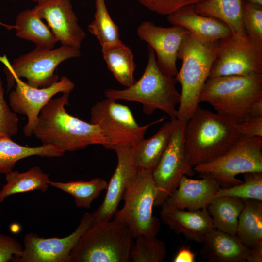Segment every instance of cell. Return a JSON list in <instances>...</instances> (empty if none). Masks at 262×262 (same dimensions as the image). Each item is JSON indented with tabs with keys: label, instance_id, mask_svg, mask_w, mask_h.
Listing matches in <instances>:
<instances>
[{
	"label": "cell",
	"instance_id": "cell-21",
	"mask_svg": "<svg viewBox=\"0 0 262 262\" xmlns=\"http://www.w3.org/2000/svg\"><path fill=\"white\" fill-rule=\"evenodd\" d=\"M200 254L210 262H246L250 248L236 235L213 229L202 242Z\"/></svg>",
	"mask_w": 262,
	"mask_h": 262
},
{
	"label": "cell",
	"instance_id": "cell-35",
	"mask_svg": "<svg viewBox=\"0 0 262 262\" xmlns=\"http://www.w3.org/2000/svg\"><path fill=\"white\" fill-rule=\"evenodd\" d=\"M16 113L11 110L4 97V88L0 77V137L11 138L19 130Z\"/></svg>",
	"mask_w": 262,
	"mask_h": 262
},
{
	"label": "cell",
	"instance_id": "cell-22",
	"mask_svg": "<svg viewBox=\"0 0 262 262\" xmlns=\"http://www.w3.org/2000/svg\"><path fill=\"white\" fill-rule=\"evenodd\" d=\"M175 119L164 123L152 136L133 146L132 159L138 168L155 169L170 142Z\"/></svg>",
	"mask_w": 262,
	"mask_h": 262
},
{
	"label": "cell",
	"instance_id": "cell-41",
	"mask_svg": "<svg viewBox=\"0 0 262 262\" xmlns=\"http://www.w3.org/2000/svg\"><path fill=\"white\" fill-rule=\"evenodd\" d=\"M249 116L262 117V99L252 104L249 111Z\"/></svg>",
	"mask_w": 262,
	"mask_h": 262
},
{
	"label": "cell",
	"instance_id": "cell-4",
	"mask_svg": "<svg viewBox=\"0 0 262 262\" xmlns=\"http://www.w3.org/2000/svg\"><path fill=\"white\" fill-rule=\"evenodd\" d=\"M218 41L200 40L190 33L181 43L177 59L182 60L175 77L181 85L177 119L187 122L199 105V97L215 59Z\"/></svg>",
	"mask_w": 262,
	"mask_h": 262
},
{
	"label": "cell",
	"instance_id": "cell-45",
	"mask_svg": "<svg viewBox=\"0 0 262 262\" xmlns=\"http://www.w3.org/2000/svg\"></svg>",
	"mask_w": 262,
	"mask_h": 262
},
{
	"label": "cell",
	"instance_id": "cell-12",
	"mask_svg": "<svg viewBox=\"0 0 262 262\" xmlns=\"http://www.w3.org/2000/svg\"><path fill=\"white\" fill-rule=\"evenodd\" d=\"M90 123L98 125L115 144L135 146L144 138L147 129L162 122V117L147 124L140 126L128 106L106 98L91 109Z\"/></svg>",
	"mask_w": 262,
	"mask_h": 262
},
{
	"label": "cell",
	"instance_id": "cell-13",
	"mask_svg": "<svg viewBox=\"0 0 262 262\" xmlns=\"http://www.w3.org/2000/svg\"><path fill=\"white\" fill-rule=\"evenodd\" d=\"M15 82V88L9 94L10 106L16 113L27 116L23 132L27 137L33 135L40 111L52 98L60 92L70 94L75 88L73 82L65 76L45 88L31 87L18 78Z\"/></svg>",
	"mask_w": 262,
	"mask_h": 262
},
{
	"label": "cell",
	"instance_id": "cell-32",
	"mask_svg": "<svg viewBox=\"0 0 262 262\" xmlns=\"http://www.w3.org/2000/svg\"><path fill=\"white\" fill-rule=\"evenodd\" d=\"M135 240L131 252V262H162L165 260L166 245L156 236L141 235Z\"/></svg>",
	"mask_w": 262,
	"mask_h": 262
},
{
	"label": "cell",
	"instance_id": "cell-25",
	"mask_svg": "<svg viewBox=\"0 0 262 262\" xmlns=\"http://www.w3.org/2000/svg\"><path fill=\"white\" fill-rule=\"evenodd\" d=\"M14 28L18 37L33 42L37 48L52 49L58 42L49 27L33 9L20 12Z\"/></svg>",
	"mask_w": 262,
	"mask_h": 262
},
{
	"label": "cell",
	"instance_id": "cell-17",
	"mask_svg": "<svg viewBox=\"0 0 262 262\" xmlns=\"http://www.w3.org/2000/svg\"><path fill=\"white\" fill-rule=\"evenodd\" d=\"M47 22L62 45L80 49L86 33L80 27L70 0H44L33 9Z\"/></svg>",
	"mask_w": 262,
	"mask_h": 262
},
{
	"label": "cell",
	"instance_id": "cell-11",
	"mask_svg": "<svg viewBox=\"0 0 262 262\" xmlns=\"http://www.w3.org/2000/svg\"><path fill=\"white\" fill-rule=\"evenodd\" d=\"M262 74V46L247 35H231L218 41L209 77Z\"/></svg>",
	"mask_w": 262,
	"mask_h": 262
},
{
	"label": "cell",
	"instance_id": "cell-10",
	"mask_svg": "<svg viewBox=\"0 0 262 262\" xmlns=\"http://www.w3.org/2000/svg\"><path fill=\"white\" fill-rule=\"evenodd\" d=\"M186 123L175 119L168 145L152 171L157 191L154 207H160L165 202L177 187L183 176L191 175L193 173L184 143Z\"/></svg>",
	"mask_w": 262,
	"mask_h": 262
},
{
	"label": "cell",
	"instance_id": "cell-14",
	"mask_svg": "<svg viewBox=\"0 0 262 262\" xmlns=\"http://www.w3.org/2000/svg\"><path fill=\"white\" fill-rule=\"evenodd\" d=\"M91 223V214L85 213L66 237L45 238L34 233L26 234L21 254L14 262H69L71 251Z\"/></svg>",
	"mask_w": 262,
	"mask_h": 262
},
{
	"label": "cell",
	"instance_id": "cell-15",
	"mask_svg": "<svg viewBox=\"0 0 262 262\" xmlns=\"http://www.w3.org/2000/svg\"><path fill=\"white\" fill-rule=\"evenodd\" d=\"M189 33L179 26L163 27L148 21L142 22L137 29L139 38L147 42L156 54L160 68L174 77L178 72L176 66L178 50Z\"/></svg>",
	"mask_w": 262,
	"mask_h": 262
},
{
	"label": "cell",
	"instance_id": "cell-37",
	"mask_svg": "<svg viewBox=\"0 0 262 262\" xmlns=\"http://www.w3.org/2000/svg\"><path fill=\"white\" fill-rule=\"evenodd\" d=\"M23 245L12 236L0 233V262H14L22 252Z\"/></svg>",
	"mask_w": 262,
	"mask_h": 262
},
{
	"label": "cell",
	"instance_id": "cell-30",
	"mask_svg": "<svg viewBox=\"0 0 262 262\" xmlns=\"http://www.w3.org/2000/svg\"><path fill=\"white\" fill-rule=\"evenodd\" d=\"M49 185L72 196L78 207L89 209L92 202L104 190H106L108 182L100 178L89 181L79 180L67 182L51 181Z\"/></svg>",
	"mask_w": 262,
	"mask_h": 262
},
{
	"label": "cell",
	"instance_id": "cell-31",
	"mask_svg": "<svg viewBox=\"0 0 262 262\" xmlns=\"http://www.w3.org/2000/svg\"><path fill=\"white\" fill-rule=\"evenodd\" d=\"M94 18L88 26L89 32L96 37L101 47L119 44L118 28L111 17L104 0H95Z\"/></svg>",
	"mask_w": 262,
	"mask_h": 262
},
{
	"label": "cell",
	"instance_id": "cell-40",
	"mask_svg": "<svg viewBox=\"0 0 262 262\" xmlns=\"http://www.w3.org/2000/svg\"><path fill=\"white\" fill-rule=\"evenodd\" d=\"M246 262H262V243L250 248L249 254L247 258Z\"/></svg>",
	"mask_w": 262,
	"mask_h": 262
},
{
	"label": "cell",
	"instance_id": "cell-26",
	"mask_svg": "<svg viewBox=\"0 0 262 262\" xmlns=\"http://www.w3.org/2000/svg\"><path fill=\"white\" fill-rule=\"evenodd\" d=\"M6 183L0 190V204L8 196L32 191L46 192L49 186V175L35 166L24 172L12 170L5 174Z\"/></svg>",
	"mask_w": 262,
	"mask_h": 262
},
{
	"label": "cell",
	"instance_id": "cell-23",
	"mask_svg": "<svg viewBox=\"0 0 262 262\" xmlns=\"http://www.w3.org/2000/svg\"><path fill=\"white\" fill-rule=\"evenodd\" d=\"M242 0H206L194 5L195 11L202 16L218 19L230 30L232 35L246 34L242 21Z\"/></svg>",
	"mask_w": 262,
	"mask_h": 262
},
{
	"label": "cell",
	"instance_id": "cell-42",
	"mask_svg": "<svg viewBox=\"0 0 262 262\" xmlns=\"http://www.w3.org/2000/svg\"><path fill=\"white\" fill-rule=\"evenodd\" d=\"M244 1L260 7H262V0H244Z\"/></svg>",
	"mask_w": 262,
	"mask_h": 262
},
{
	"label": "cell",
	"instance_id": "cell-28",
	"mask_svg": "<svg viewBox=\"0 0 262 262\" xmlns=\"http://www.w3.org/2000/svg\"><path fill=\"white\" fill-rule=\"evenodd\" d=\"M243 207L241 199L219 196L213 199L207 210L215 229L236 235L238 218Z\"/></svg>",
	"mask_w": 262,
	"mask_h": 262
},
{
	"label": "cell",
	"instance_id": "cell-6",
	"mask_svg": "<svg viewBox=\"0 0 262 262\" xmlns=\"http://www.w3.org/2000/svg\"><path fill=\"white\" fill-rule=\"evenodd\" d=\"M129 230L114 220L92 223L70 252L69 262H129L134 243Z\"/></svg>",
	"mask_w": 262,
	"mask_h": 262
},
{
	"label": "cell",
	"instance_id": "cell-36",
	"mask_svg": "<svg viewBox=\"0 0 262 262\" xmlns=\"http://www.w3.org/2000/svg\"><path fill=\"white\" fill-rule=\"evenodd\" d=\"M149 10L163 15H168L189 5H195L206 0H137Z\"/></svg>",
	"mask_w": 262,
	"mask_h": 262
},
{
	"label": "cell",
	"instance_id": "cell-39",
	"mask_svg": "<svg viewBox=\"0 0 262 262\" xmlns=\"http://www.w3.org/2000/svg\"><path fill=\"white\" fill-rule=\"evenodd\" d=\"M196 254L188 246H182L173 260L174 262H194Z\"/></svg>",
	"mask_w": 262,
	"mask_h": 262
},
{
	"label": "cell",
	"instance_id": "cell-5",
	"mask_svg": "<svg viewBox=\"0 0 262 262\" xmlns=\"http://www.w3.org/2000/svg\"><path fill=\"white\" fill-rule=\"evenodd\" d=\"M262 99V74L208 77L199 102H207L216 113L239 124L249 116L252 104Z\"/></svg>",
	"mask_w": 262,
	"mask_h": 262
},
{
	"label": "cell",
	"instance_id": "cell-8",
	"mask_svg": "<svg viewBox=\"0 0 262 262\" xmlns=\"http://www.w3.org/2000/svg\"><path fill=\"white\" fill-rule=\"evenodd\" d=\"M80 49L62 45L56 49L36 47L33 50L15 59L11 64L6 56H0V61L5 66L8 89L15 84L16 78H24L26 83L35 88H45L58 81L54 74L57 66L62 62L81 56Z\"/></svg>",
	"mask_w": 262,
	"mask_h": 262
},
{
	"label": "cell",
	"instance_id": "cell-43",
	"mask_svg": "<svg viewBox=\"0 0 262 262\" xmlns=\"http://www.w3.org/2000/svg\"><path fill=\"white\" fill-rule=\"evenodd\" d=\"M0 25L4 26V27H6L7 29L9 28V25H5L4 24H3L2 23L0 22Z\"/></svg>",
	"mask_w": 262,
	"mask_h": 262
},
{
	"label": "cell",
	"instance_id": "cell-1",
	"mask_svg": "<svg viewBox=\"0 0 262 262\" xmlns=\"http://www.w3.org/2000/svg\"><path fill=\"white\" fill-rule=\"evenodd\" d=\"M69 93L51 99L39 115L33 134L43 145H50L64 153L101 145L106 149L115 144L99 126L74 117L67 112Z\"/></svg>",
	"mask_w": 262,
	"mask_h": 262
},
{
	"label": "cell",
	"instance_id": "cell-2",
	"mask_svg": "<svg viewBox=\"0 0 262 262\" xmlns=\"http://www.w3.org/2000/svg\"><path fill=\"white\" fill-rule=\"evenodd\" d=\"M239 125L199 105L186 122L184 143L190 165L210 162L227 152L241 137Z\"/></svg>",
	"mask_w": 262,
	"mask_h": 262
},
{
	"label": "cell",
	"instance_id": "cell-16",
	"mask_svg": "<svg viewBox=\"0 0 262 262\" xmlns=\"http://www.w3.org/2000/svg\"><path fill=\"white\" fill-rule=\"evenodd\" d=\"M133 146L115 144L110 149L115 152L117 164L110 181L102 203L98 209L90 213L93 222L111 220L118 210L123 199L127 185L136 174L138 168L132 159Z\"/></svg>",
	"mask_w": 262,
	"mask_h": 262
},
{
	"label": "cell",
	"instance_id": "cell-9",
	"mask_svg": "<svg viewBox=\"0 0 262 262\" xmlns=\"http://www.w3.org/2000/svg\"><path fill=\"white\" fill-rule=\"evenodd\" d=\"M262 137L241 136L225 154L193 169L200 175H211L221 188L229 187L243 181L236 177L240 174L262 172Z\"/></svg>",
	"mask_w": 262,
	"mask_h": 262
},
{
	"label": "cell",
	"instance_id": "cell-34",
	"mask_svg": "<svg viewBox=\"0 0 262 262\" xmlns=\"http://www.w3.org/2000/svg\"><path fill=\"white\" fill-rule=\"evenodd\" d=\"M242 21L247 35L262 46V7L242 1Z\"/></svg>",
	"mask_w": 262,
	"mask_h": 262
},
{
	"label": "cell",
	"instance_id": "cell-38",
	"mask_svg": "<svg viewBox=\"0 0 262 262\" xmlns=\"http://www.w3.org/2000/svg\"><path fill=\"white\" fill-rule=\"evenodd\" d=\"M239 125L242 136L262 137V117L248 116Z\"/></svg>",
	"mask_w": 262,
	"mask_h": 262
},
{
	"label": "cell",
	"instance_id": "cell-27",
	"mask_svg": "<svg viewBox=\"0 0 262 262\" xmlns=\"http://www.w3.org/2000/svg\"><path fill=\"white\" fill-rule=\"evenodd\" d=\"M242 200L244 207L238 218L236 235L250 248L262 243V201Z\"/></svg>",
	"mask_w": 262,
	"mask_h": 262
},
{
	"label": "cell",
	"instance_id": "cell-44",
	"mask_svg": "<svg viewBox=\"0 0 262 262\" xmlns=\"http://www.w3.org/2000/svg\"><path fill=\"white\" fill-rule=\"evenodd\" d=\"M30 0L38 3V2H40V1H41L44 0Z\"/></svg>",
	"mask_w": 262,
	"mask_h": 262
},
{
	"label": "cell",
	"instance_id": "cell-33",
	"mask_svg": "<svg viewBox=\"0 0 262 262\" xmlns=\"http://www.w3.org/2000/svg\"><path fill=\"white\" fill-rule=\"evenodd\" d=\"M244 180L227 188L220 187L214 196H229L262 201V172L244 174Z\"/></svg>",
	"mask_w": 262,
	"mask_h": 262
},
{
	"label": "cell",
	"instance_id": "cell-19",
	"mask_svg": "<svg viewBox=\"0 0 262 262\" xmlns=\"http://www.w3.org/2000/svg\"><path fill=\"white\" fill-rule=\"evenodd\" d=\"M161 207L160 216L163 222L176 234L183 235L187 240L201 243L214 229L207 207L185 210L164 203Z\"/></svg>",
	"mask_w": 262,
	"mask_h": 262
},
{
	"label": "cell",
	"instance_id": "cell-18",
	"mask_svg": "<svg viewBox=\"0 0 262 262\" xmlns=\"http://www.w3.org/2000/svg\"><path fill=\"white\" fill-rule=\"evenodd\" d=\"M200 179H192L184 175L164 203L179 209L196 210L207 208L221 187L209 174H202Z\"/></svg>",
	"mask_w": 262,
	"mask_h": 262
},
{
	"label": "cell",
	"instance_id": "cell-3",
	"mask_svg": "<svg viewBox=\"0 0 262 262\" xmlns=\"http://www.w3.org/2000/svg\"><path fill=\"white\" fill-rule=\"evenodd\" d=\"M175 77L164 73L157 65L155 53L148 46V62L141 78L124 89L108 88L104 93L107 99L140 103L147 115L160 110L171 119H177V106L180 93L176 89Z\"/></svg>",
	"mask_w": 262,
	"mask_h": 262
},
{
	"label": "cell",
	"instance_id": "cell-7",
	"mask_svg": "<svg viewBox=\"0 0 262 262\" xmlns=\"http://www.w3.org/2000/svg\"><path fill=\"white\" fill-rule=\"evenodd\" d=\"M157 193L152 171L138 168L125 189L124 205L113 219L126 227L133 239L158 234L160 222L152 211Z\"/></svg>",
	"mask_w": 262,
	"mask_h": 262
},
{
	"label": "cell",
	"instance_id": "cell-24",
	"mask_svg": "<svg viewBox=\"0 0 262 262\" xmlns=\"http://www.w3.org/2000/svg\"><path fill=\"white\" fill-rule=\"evenodd\" d=\"M64 153L50 145L29 147L16 143L11 138L0 137V173L6 174L11 172L18 161L28 157H57Z\"/></svg>",
	"mask_w": 262,
	"mask_h": 262
},
{
	"label": "cell",
	"instance_id": "cell-29",
	"mask_svg": "<svg viewBox=\"0 0 262 262\" xmlns=\"http://www.w3.org/2000/svg\"><path fill=\"white\" fill-rule=\"evenodd\" d=\"M101 48L108 68L116 80L126 87L131 85L135 81L136 64L130 48L122 42Z\"/></svg>",
	"mask_w": 262,
	"mask_h": 262
},
{
	"label": "cell",
	"instance_id": "cell-20",
	"mask_svg": "<svg viewBox=\"0 0 262 262\" xmlns=\"http://www.w3.org/2000/svg\"><path fill=\"white\" fill-rule=\"evenodd\" d=\"M167 20L173 25L182 27L197 38L205 41H218L232 35L230 30L224 22L197 13L194 5L176 10L168 15Z\"/></svg>",
	"mask_w": 262,
	"mask_h": 262
}]
</instances>
